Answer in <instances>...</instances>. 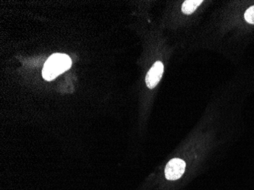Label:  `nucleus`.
Returning a JSON list of instances; mask_svg holds the SVG:
<instances>
[{
    "label": "nucleus",
    "instance_id": "nucleus-1",
    "mask_svg": "<svg viewBox=\"0 0 254 190\" xmlns=\"http://www.w3.org/2000/svg\"><path fill=\"white\" fill-rule=\"evenodd\" d=\"M71 65L72 61L66 54H53L44 64L42 70L43 78L47 81H52L58 75L69 69Z\"/></svg>",
    "mask_w": 254,
    "mask_h": 190
},
{
    "label": "nucleus",
    "instance_id": "nucleus-2",
    "mask_svg": "<svg viewBox=\"0 0 254 190\" xmlns=\"http://www.w3.org/2000/svg\"><path fill=\"white\" fill-rule=\"evenodd\" d=\"M186 168V163L179 158L171 160L165 168V177L169 181H176L181 178Z\"/></svg>",
    "mask_w": 254,
    "mask_h": 190
},
{
    "label": "nucleus",
    "instance_id": "nucleus-3",
    "mask_svg": "<svg viewBox=\"0 0 254 190\" xmlns=\"http://www.w3.org/2000/svg\"><path fill=\"white\" fill-rule=\"evenodd\" d=\"M163 72L164 65L162 63L158 61L154 63L145 77V83L148 88L152 89L158 85L160 80L162 78Z\"/></svg>",
    "mask_w": 254,
    "mask_h": 190
},
{
    "label": "nucleus",
    "instance_id": "nucleus-4",
    "mask_svg": "<svg viewBox=\"0 0 254 190\" xmlns=\"http://www.w3.org/2000/svg\"><path fill=\"white\" fill-rule=\"evenodd\" d=\"M202 0H187L183 3L181 9L184 14L190 15V14L193 13L197 7L202 4Z\"/></svg>",
    "mask_w": 254,
    "mask_h": 190
},
{
    "label": "nucleus",
    "instance_id": "nucleus-5",
    "mask_svg": "<svg viewBox=\"0 0 254 190\" xmlns=\"http://www.w3.org/2000/svg\"><path fill=\"white\" fill-rule=\"evenodd\" d=\"M245 18L248 23L254 25V5L250 7V8L245 11Z\"/></svg>",
    "mask_w": 254,
    "mask_h": 190
}]
</instances>
